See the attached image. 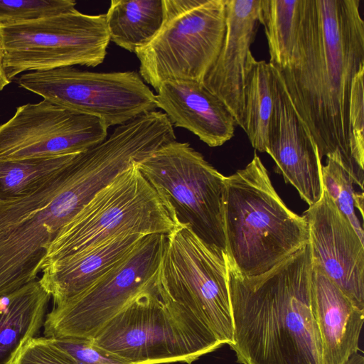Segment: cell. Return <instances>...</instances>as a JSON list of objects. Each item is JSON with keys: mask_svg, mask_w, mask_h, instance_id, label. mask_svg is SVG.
Segmentation results:
<instances>
[{"mask_svg": "<svg viewBox=\"0 0 364 364\" xmlns=\"http://www.w3.org/2000/svg\"><path fill=\"white\" fill-rule=\"evenodd\" d=\"M77 154L0 159V203L32 194L64 169Z\"/></svg>", "mask_w": 364, "mask_h": 364, "instance_id": "obj_22", "label": "cell"}, {"mask_svg": "<svg viewBox=\"0 0 364 364\" xmlns=\"http://www.w3.org/2000/svg\"><path fill=\"white\" fill-rule=\"evenodd\" d=\"M363 66L360 0H302L292 54L279 71L320 159L338 151L361 191L364 171L352 159L348 110L353 79Z\"/></svg>", "mask_w": 364, "mask_h": 364, "instance_id": "obj_1", "label": "cell"}, {"mask_svg": "<svg viewBox=\"0 0 364 364\" xmlns=\"http://www.w3.org/2000/svg\"><path fill=\"white\" fill-rule=\"evenodd\" d=\"M178 225L171 205L135 162L63 227L51 243L42 268L122 235H168Z\"/></svg>", "mask_w": 364, "mask_h": 364, "instance_id": "obj_5", "label": "cell"}, {"mask_svg": "<svg viewBox=\"0 0 364 364\" xmlns=\"http://www.w3.org/2000/svg\"><path fill=\"white\" fill-rule=\"evenodd\" d=\"M228 267L237 362L322 364L309 242L257 276L241 275L229 262Z\"/></svg>", "mask_w": 364, "mask_h": 364, "instance_id": "obj_2", "label": "cell"}, {"mask_svg": "<svg viewBox=\"0 0 364 364\" xmlns=\"http://www.w3.org/2000/svg\"><path fill=\"white\" fill-rule=\"evenodd\" d=\"M136 165L163 196L180 225L226 253L223 220L225 176L187 142H169Z\"/></svg>", "mask_w": 364, "mask_h": 364, "instance_id": "obj_7", "label": "cell"}, {"mask_svg": "<svg viewBox=\"0 0 364 364\" xmlns=\"http://www.w3.org/2000/svg\"><path fill=\"white\" fill-rule=\"evenodd\" d=\"M274 104L272 67L252 55L245 79L242 129L252 147L260 152L266 151Z\"/></svg>", "mask_w": 364, "mask_h": 364, "instance_id": "obj_21", "label": "cell"}, {"mask_svg": "<svg viewBox=\"0 0 364 364\" xmlns=\"http://www.w3.org/2000/svg\"><path fill=\"white\" fill-rule=\"evenodd\" d=\"M11 364H77L68 352L49 337L29 339L18 350Z\"/></svg>", "mask_w": 364, "mask_h": 364, "instance_id": "obj_27", "label": "cell"}, {"mask_svg": "<svg viewBox=\"0 0 364 364\" xmlns=\"http://www.w3.org/2000/svg\"><path fill=\"white\" fill-rule=\"evenodd\" d=\"M346 364H364V357L358 352L353 354Z\"/></svg>", "mask_w": 364, "mask_h": 364, "instance_id": "obj_30", "label": "cell"}, {"mask_svg": "<svg viewBox=\"0 0 364 364\" xmlns=\"http://www.w3.org/2000/svg\"><path fill=\"white\" fill-rule=\"evenodd\" d=\"M364 66L354 77L349 103L348 122L352 159L364 171Z\"/></svg>", "mask_w": 364, "mask_h": 364, "instance_id": "obj_26", "label": "cell"}, {"mask_svg": "<svg viewBox=\"0 0 364 364\" xmlns=\"http://www.w3.org/2000/svg\"><path fill=\"white\" fill-rule=\"evenodd\" d=\"M156 36L134 53L143 80L157 91L166 81L203 82L225 33V0H164Z\"/></svg>", "mask_w": 364, "mask_h": 364, "instance_id": "obj_6", "label": "cell"}, {"mask_svg": "<svg viewBox=\"0 0 364 364\" xmlns=\"http://www.w3.org/2000/svg\"><path fill=\"white\" fill-rule=\"evenodd\" d=\"M272 67L274 104L265 152L274 160L275 172L293 186L311 206L323 193L321 160L291 103L279 70Z\"/></svg>", "mask_w": 364, "mask_h": 364, "instance_id": "obj_14", "label": "cell"}, {"mask_svg": "<svg viewBox=\"0 0 364 364\" xmlns=\"http://www.w3.org/2000/svg\"><path fill=\"white\" fill-rule=\"evenodd\" d=\"M223 220L228 262L243 276L268 272L309 242L305 217L281 199L256 152L225 176Z\"/></svg>", "mask_w": 364, "mask_h": 364, "instance_id": "obj_3", "label": "cell"}, {"mask_svg": "<svg viewBox=\"0 0 364 364\" xmlns=\"http://www.w3.org/2000/svg\"><path fill=\"white\" fill-rule=\"evenodd\" d=\"M311 287L322 364H346L359 350L364 309L312 265Z\"/></svg>", "mask_w": 364, "mask_h": 364, "instance_id": "obj_17", "label": "cell"}, {"mask_svg": "<svg viewBox=\"0 0 364 364\" xmlns=\"http://www.w3.org/2000/svg\"><path fill=\"white\" fill-rule=\"evenodd\" d=\"M16 82L43 100L99 118L107 128L157 108L156 95L134 71L97 73L70 66L21 74Z\"/></svg>", "mask_w": 364, "mask_h": 364, "instance_id": "obj_11", "label": "cell"}, {"mask_svg": "<svg viewBox=\"0 0 364 364\" xmlns=\"http://www.w3.org/2000/svg\"><path fill=\"white\" fill-rule=\"evenodd\" d=\"M75 5L73 0H0V27L71 11Z\"/></svg>", "mask_w": 364, "mask_h": 364, "instance_id": "obj_25", "label": "cell"}, {"mask_svg": "<svg viewBox=\"0 0 364 364\" xmlns=\"http://www.w3.org/2000/svg\"><path fill=\"white\" fill-rule=\"evenodd\" d=\"M156 92L157 108L164 110L171 124L191 132L208 146H220L234 136L233 116L203 82L166 81Z\"/></svg>", "mask_w": 364, "mask_h": 364, "instance_id": "obj_16", "label": "cell"}, {"mask_svg": "<svg viewBox=\"0 0 364 364\" xmlns=\"http://www.w3.org/2000/svg\"><path fill=\"white\" fill-rule=\"evenodd\" d=\"M301 7L302 0H260L259 20L268 43L269 63L279 70L290 60Z\"/></svg>", "mask_w": 364, "mask_h": 364, "instance_id": "obj_23", "label": "cell"}, {"mask_svg": "<svg viewBox=\"0 0 364 364\" xmlns=\"http://www.w3.org/2000/svg\"><path fill=\"white\" fill-rule=\"evenodd\" d=\"M166 235L145 236L85 290L54 306L46 316L44 336L92 340L134 297L156 282Z\"/></svg>", "mask_w": 364, "mask_h": 364, "instance_id": "obj_10", "label": "cell"}, {"mask_svg": "<svg viewBox=\"0 0 364 364\" xmlns=\"http://www.w3.org/2000/svg\"><path fill=\"white\" fill-rule=\"evenodd\" d=\"M130 364H191L223 344L156 282L134 297L92 339Z\"/></svg>", "mask_w": 364, "mask_h": 364, "instance_id": "obj_4", "label": "cell"}, {"mask_svg": "<svg viewBox=\"0 0 364 364\" xmlns=\"http://www.w3.org/2000/svg\"><path fill=\"white\" fill-rule=\"evenodd\" d=\"M142 234H124L97 246L55 261L42 268L39 279L55 306L75 297L122 260L143 239Z\"/></svg>", "mask_w": 364, "mask_h": 364, "instance_id": "obj_18", "label": "cell"}, {"mask_svg": "<svg viewBox=\"0 0 364 364\" xmlns=\"http://www.w3.org/2000/svg\"><path fill=\"white\" fill-rule=\"evenodd\" d=\"M105 123L43 100L21 105L0 124V159L80 154L107 137Z\"/></svg>", "mask_w": 364, "mask_h": 364, "instance_id": "obj_12", "label": "cell"}, {"mask_svg": "<svg viewBox=\"0 0 364 364\" xmlns=\"http://www.w3.org/2000/svg\"><path fill=\"white\" fill-rule=\"evenodd\" d=\"M0 31L9 80L26 71L95 67L104 61L110 41L105 14L88 15L76 9Z\"/></svg>", "mask_w": 364, "mask_h": 364, "instance_id": "obj_9", "label": "cell"}, {"mask_svg": "<svg viewBox=\"0 0 364 364\" xmlns=\"http://www.w3.org/2000/svg\"><path fill=\"white\" fill-rule=\"evenodd\" d=\"M309 228L312 265L364 309V244L323 188L303 215Z\"/></svg>", "mask_w": 364, "mask_h": 364, "instance_id": "obj_13", "label": "cell"}, {"mask_svg": "<svg viewBox=\"0 0 364 364\" xmlns=\"http://www.w3.org/2000/svg\"><path fill=\"white\" fill-rule=\"evenodd\" d=\"M105 19L110 41L134 53L161 28L165 19L164 0H112Z\"/></svg>", "mask_w": 364, "mask_h": 364, "instance_id": "obj_20", "label": "cell"}, {"mask_svg": "<svg viewBox=\"0 0 364 364\" xmlns=\"http://www.w3.org/2000/svg\"><path fill=\"white\" fill-rule=\"evenodd\" d=\"M68 352L77 364H130L117 355L96 346L92 340L78 338H51Z\"/></svg>", "mask_w": 364, "mask_h": 364, "instance_id": "obj_28", "label": "cell"}, {"mask_svg": "<svg viewBox=\"0 0 364 364\" xmlns=\"http://www.w3.org/2000/svg\"><path fill=\"white\" fill-rule=\"evenodd\" d=\"M4 57H5V49L4 44L2 38V35L0 31V91L2 90L7 85L11 82V80H9L4 65Z\"/></svg>", "mask_w": 364, "mask_h": 364, "instance_id": "obj_29", "label": "cell"}, {"mask_svg": "<svg viewBox=\"0 0 364 364\" xmlns=\"http://www.w3.org/2000/svg\"><path fill=\"white\" fill-rule=\"evenodd\" d=\"M338 151L326 156V163L321 166L323 188L338 210L346 217L360 240L364 242L363 224L355 213L358 210L363 219V192H357L349 174L341 164Z\"/></svg>", "mask_w": 364, "mask_h": 364, "instance_id": "obj_24", "label": "cell"}, {"mask_svg": "<svg viewBox=\"0 0 364 364\" xmlns=\"http://www.w3.org/2000/svg\"><path fill=\"white\" fill-rule=\"evenodd\" d=\"M225 252L200 240L186 225L166 235L158 285L192 311L223 344L233 341Z\"/></svg>", "mask_w": 364, "mask_h": 364, "instance_id": "obj_8", "label": "cell"}, {"mask_svg": "<svg viewBox=\"0 0 364 364\" xmlns=\"http://www.w3.org/2000/svg\"><path fill=\"white\" fill-rule=\"evenodd\" d=\"M50 294L38 280L0 297V364H11L43 326Z\"/></svg>", "mask_w": 364, "mask_h": 364, "instance_id": "obj_19", "label": "cell"}, {"mask_svg": "<svg viewBox=\"0 0 364 364\" xmlns=\"http://www.w3.org/2000/svg\"><path fill=\"white\" fill-rule=\"evenodd\" d=\"M260 0H225L226 26L219 53L203 84L242 128L247 70L259 25Z\"/></svg>", "mask_w": 364, "mask_h": 364, "instance_id": "obj_15", "label": "cell"}]
</instances>
